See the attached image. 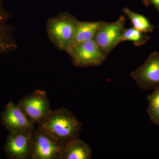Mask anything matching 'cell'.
Instances as JSON below:
<instances>
[{
    "label": "cell",
    "instance_id": "cell-7",
    "mask_svg": "<svg viewBox=\"0 0 159 159\" xmlns=\"http://www.w3.org/2000/svg\"><path fill=\"white\" fill-rule=\"evenodd\" d=\"M131 77L143 90L159 87V53L152 52L141 66L132 72Z\"/></svg>",
    "mask_w": 159,
    "mask_h": 159
},
{
    "label": "cell",
    "instance_id": "cell-15",
    "mask_svg": "<svg viewBox=\"0 0 159 159\" xmlns=\"http://www.w3.org/2000/svg\"><path fill=\"white\" fill-rule=\"evenodd\" d=\"M147 97L148 105L147 112L151 121L159 126V87Z\"/></svg>",
    "mask_w": 159,
    "mask_h": 159
},
{
    "label": "cell",
    "instance_id": "cell-2",
    "mask_svg": "<svg viewBox=\"0 0 159 159\" xmlns=\"http://www.w3.org/2000/svg\"><path fill=\"white\" fill-rule=\"evenodd\" d=\"M78 21L74 16L63 11L47 20L48 37L59 51L67 52L68 50Z\"/></svg>",
    "mask_w": 159,
    "mask_h": 159
},
{
    "label": "cell",
    "instance_id": "cell-8",
    "mask_svg": "<svg viewBox=\"0 0 159 159\" xmlns=\"http://www.w3.org/2000/svg\"><path fill=\"white\" fill-rule=\"evenodd\" d=\"M1 121L10 133H23L35 129V124L11 101H9L1 112Z\"/></svg>",
    "mask_w": 159,
    "mask_h": 159
},
{
    "label": "cell",
    "instance_id": "cell-6",
    "mask_svg": "<svg viewBox=\"0 0 159 159\" xmlns=\"http://www.w3.org/2000/svg\"><path fill=\"white\" fill-rule=\"evenodd\" d=\"M67 53L77 67L99 66L106 59L93 39L81 43Z\"/></svg>",
    "mask_w": 159,
    "mask_h": 159
},
{
    "label": "cell",
    "instance_id": "cell-10",
    "mask_svg": "<svg viewBox=\"0 0 159 159\" xmlns=\"http://www.w3.org/2000/svg\"><path fill=\"white\" fill-rule=\"evenodd\" d=\"M4 1L0 0V55L12 52L18 48L13 35L15 29L8 23L11 16L4 8Z\"/></svg>",
    "mask_w": 159,
    "mask_h": 159
},
{
    "label": "cell",
    "instance_id": "cell-3",
    "mask_svg": "<svg viewBox=\"0 0 159 159\" xmlns=\"http://www.w3.org/2000/svg\"><path fill=\"white\" fill-rule=\"evenodd\" d=\"M125 18L121 16L113 22L102 21L93 40L106 58L121 43L120 40L125 29Z\"/></svg>",
    "mask_w": 159,
    "mask_h": 159
},
{
    "label": "cell",
    "instance_id": "cell-11",
    "mask_svg": "<svg viewBox=\"0 0 159 159\" xmlns=\"http://www.w3.org/2000/svg\"><path fill=\"white\" fill-rule=\"evenodd\" d=\"M101 22L102 21H78L67 52L81 43L93 39Z\"/></svg>",
    "mask_w": 159,
    "mask_h": 159
},
{
    "label": "cell",
    "instance_id": "cell-12",
    "mask_svg": "<svg viewBox=\"0 0 159 159\" xmlns=\"http://www.w3.org/2000/svg\"><path fill=\"white\" fill-rule=\"evenodd\" d=\"M92 155L90 146L77 138L64 146L61 159H91Z\"/></svg>",
    "mask_w": 159,
    "mask_h": 159
},
{
    "label": "cell",
    "instance_id": "cell-9",
    "mask_svg": "<svg viewBox=\"0 0 159 159\" xmlns=\"http://www.w3.org/2000/svg\"><path fill=\"white\" fill-rule=\"evenodd\" d=\"M34 130L23 133H9L4 148L8 158L31 159Z\"/></svg>",
    "mask_w": 159,
    "mask_h": 159
},
{
    "label": "cell",
    "instance_id": "cell-16",
    "mask_svg": "<svg viewBox=\"0 0 159 159\" xmlns=\"http://www.w3.org/2000/svg\"><path fill=\"white\" fill-rule=\"evenodd\" d=\"M144 2L145 5H152L153 6L157 9L159 14V0H144Z\"/></svg>",
    "mask_w": 159,
    "mask_h": 159
},
{
    "label": "cell",
    "instance_id": "cell-1",
    "mask_svg": "<svg viewBox=\"0 0 159 159\" xmlns=\"http://www.w3.org/2000/svg\"><path fill=\"white\" fill-rule=\"evenodd\" d=\"M82 123L72 112L64 108L52 111L39 125L64 146L79 137Z\"/></svg>",
    "mask_w": 159,
    "mask_h": 159
},
{
    "label": "cell",
    "instance_id": "cell-14",
    "mask_svg": "<svg viewBox=\"0 0 159 159\" xmlns=\"http://www.w3.org/2000/svg\"><path fill=\"white\" fill-rule=\"evenodd\" d=\"M150 37L145 33L137 30L134 27L125 29L121 37V43L125 41L133 42L137 47L143 45L149 40Z\"/></svg>",
    "mask_w": 159,
    "mask_h": 159
},
{
    "label": "cell",
    "instance_id": "cell-13",
    "mask_svg": "<svg viewBox=\"0 0 159 159\" xmlns=\"http://www.w3.org/2000/svg\"><path fill=\"white\" fill-rule=\"evenodd\" d=\"M122 11L128 16L135 29L144 33H150L153 31L154 26L144 16L134 12L127 7L123 8Z\"/></svg>",
    "mask_w": 159,
    "mask_h": 159
},
{
    "label": "cell",
    "instance_id": "cell-4",
    "mask_svg": "<svg viewBox=\"0 0 159 159\" xmlns=\"http://www.w3.org/2000/svg\"><path fill=\"white\" fill-rule=\"evenodd\" d=\"M16 105L31 122L38 125L52 111L47 93L39 90L26 95Z\"/></svg>",
    "mask_w": 159,
    "mask_h": 159
},
{
    "label": "cell",
    "instance_id": "cell-5",
    "mask_svg": "<svg viewBox=\"0 0 159 159\" xmlns=\"http://www.w3.org/2000/svg\"><path fill=\"white\" fill-rule=\"evenodd\" d=\"M63 148V146L42 127L38 125L34 129L31 159H61Z\"/></svg>",
    "mask_w": 159,
    "mask_h": 159
}]
</instances>
